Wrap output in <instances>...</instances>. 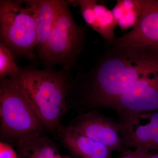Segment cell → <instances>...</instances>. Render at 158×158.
Listing matches in <instances>:
<instances>
[{
	"label": "cell",
	"mask_w": 158,
	"mask_h": 158,
	"mask_svg": "<svg viewBox=\"0 0 158 158\" xmlns=\"http://www.w3.org/2000/svg\"><path fill=\"white\" fill-rule=\"evenodd\" d=\"M108 44L110 48L93 68L73 78L67 97L68 109L80 114L114 109L130 85L158 66V47Z\"/></svg>",
	"instance_id": "1"
},
{
	"label": "cell",
	"mask_w": 158,
	"mask_h": 158,
	"mask_svg": "<svg viewBox=\"0 0 158 158\" xmlns=\"http://www.w3.org/2000/svg\"><path fill=\"white\" fill-rule=\"evenodd\" d=\"M61 69H21L14 80L21 89L44 127L57 132L67 111V98L73 78Z\"/></svg>",
	"instance_id": "2"
},
{
	"label": "cell",
	"mask_w": 158,
	"mask_h": 158,
	"mask_svg": "<svg viewBox=\"0 0 158 158\" xmlns=\"http://www.w3.org/2000/svg\"><path fill=\"white\" fill-rule=\"evenodd\" d=\"M69 0L65 1L48 39L37 55L44 69L59 65L71 72L85 48L87 28L76 22Z\"/></svg>",
	"instance_id": "3"
},
{
	"label": "cell",
	"mask_w": 158,
	"mask_h": 158,
	"mask_svg": "<svg viewBox=\"0 0 158 158\" xmlns=\"http://www.w3.org/2000/svg\"><path fill=\"white\" fill-rule=\"evenodd\" d=\"M1 139L16 143L44 127L21 89L12 79L0 80Z\"/></svg>",
	"instance_id": "4"
},
{
	"label": "cell",
	"mask_w": 158,
	"mask_h": 158,
	"mask_svg": "<svg viewBox=\"0 0 158 158\" xmlns=\"http://www.w3.org/2000/svg\"><path fill=\"white\" fill-rule=\"evenodd\" d=\"M23 1H0V42L15 56L32 60L36 57V34L31 11Z\"/></svg>",
	"instance_id": "5"
},
{
	"label": "cell",
	"mask_w": 158,
	"mask_h": 158,
	"mask_svg": "<svg viewBox=\"0 0 158 158\" xmlns=\"http://www.w3.org/2000/svg\"><path fill=\"white\" fill-rule=\"evenodd\" d=\"M114 110L127 134L135 129L142 116L158 112V66L130 85Z\"/></svg>",
	"instance_id": "6"
},
{
	"label": "cell",
	"mask_w": 158,
	"mask_h": 158,
	"mask_svg": "<svg viewBox=\"0 0 158 158\" xmlns=\"http://www.w3.org/2000/svg\"><path fill=\"white\" fill-rule=\"evenodd\" d=\"M69 125L79 134L104 144L112 152L125 150L122 139L127 133L124 128L98 111L80 114Z\"/></svg>",
	"instance_id": "7"
},
{
	"label": "cell",
	"mask_w": 158,
	"mask_h": 158,
	"mask_svg": "<svg viewBox=\"0 0 158 158\" xmlns=\"http://www.w3.org/2000/svg\"><path fill=\"white\" fill-rule=\"evenodd\" d=\"M142 1V12L135 26L110 43L118 46L158 47V0Z\"/></svg>",
	"instance_id": "8"
},
{
	"label": "cell",
	"mask_w": 158,
	"mask_h": 158,
	"mask_svg": "<svg viewBox=\"0 0 158 158\" xmlns=\"http://www.w3.org/2000/svg\"><path fill=\"white\" fill-rule=\"evenodd\" d=\"M65 0H25L24 3L34 18L37 52L45 43Z\"/></svg>",
	"instance_id": "9"
},
{
	"label": "cell",
	"mask_w": 158,
	"mask_h": 158,
	"mask_svg": "<svg viewBox=\"0 0 158 158\" xmlns=\"http://www.w3.org/2000/svg\"><path fill=\"white\" fill-rule=\"evenodd\" d=\"M58 135L70 151L83 158H112L111 151L104 144L83 135L70 125H61Z\"/></svg>",
	"instance_id": "10"
},
{
	"label": "cell",
	"mask_w": 158,
	"mask_h": 158,
	"mask_svg": "<svg viewBox=\"0 0 158 158\" xmlns=\"http://www.w3.org/2000/svg\"><path fill=\"white\" fill-rule=\"evenodd\" d=\"M15 144L18 158H53L58 154L55 143L41 132L25 136Z\"/></svg>",
	"instance_id": "11"
},
{
	"label": "cell",
	"mask_w": 158,
	"mask_h": 158,
	"mask_svg": "<svg viewBox=\"0 0 158 158\" xmlns=\"http://www.w3.org/2000/svg\"><path fill=\"white\" fill-rule=\"evenodd\" d=\"M91 2L96 16L97 33L107 43L112 42L115 39L114 31L117 25L112 11L100 1L91 0Z\"/></svg>",
	"instance_id": "12"
},
{
	"label": "cell",
	"mask_w": 158,
	"mask_h": 158,
	"mask_svg": "<svg viewBox=\"0 0 158 158\" xmlns=\"http://www.w3.org/2000/svg\"><path fill=\"white\" fill-rule=\"evenodd\" d=\"M152 137V130L149 123L144 125H139L123 137V146L124 149L144 147L150 150Z\"/></svg>",
	"instance_id": "13"
},
{
	"label": "cell",
	"mask_w": 158,
	"mask_h": 158,
	"mask_svg": "<svg viewBox=\"0 0 158 158\" xmlns=\"http://www.w3.org/2000/svg\"><path fill=\"white\" fill-rule=\"evenodd\" d=\"M123 12L117 23L122 31L134 28L141 16L142 10V0H121Z\"/></svg>",
	"instance_id": "14"
},
{
	"label": "cell",
	"mask_w": 158,
	"mask_h": 158,
	"mask_svg": "<svg viewBox=\"0 0 158 158\" xmlns=\"http://www.w3.org/2000/svg\"><path fill=\"white\" fill-rule=\"evenodd\" d=\"M14 54L4 44L0 42V80L13 78L19 73L21 69L15 62Z\"/></svg>",
	"instance_id": "15"
},
{
	"label": "cell",
	"mask_w": 158,
	"mask_h": 158,
	"mask_svg": "<svg viewBox=\"0 0 158 158\" xmlns=\"http://www.w3.org/2000/svg\"><path fill=\"white\" fill-rule=\"evenodd\" d=\"M141 118H148L152 130V137L150 150L158 151V112L147 114Z\"/></svg>",
	"instance_id": "16"
},
{
	"label": "cell",
	"mask_w": 158,
	"mask_h": 158,
	"mask_svg": "<svg viewBox=\"0 0 158 158\" xmlns=\"http://www.w3.org/2000/svg\"><path fill=\"white\" fill-rule=\"evenodd\" d=\"M0 158H18L17 154L12 146L7 142L0 143Z\"/></svg>",
	"instance_id": "17"
},
{
	"label": "cell",
	"mask_w": 158,
	"mask_h": 158,
	"mask_svg": "<svg viewBox=\"0 0 158 158\" xmlns=\"http://www.w3.org/2000/svg\"><path fill=\"white\" fill-rule=\"evenodd\" d=\"M135 154L134 158H148L150 154L149 150L144 147H140L135 150Z\"/></svg>",
	"instance_id": "18"
},
{
	"label": "cell",
	"mask_w": 158,
	"mask_h": 158,
	"mask_svg": "<svg viewBox=\"0 0 158 158\" xmlns=\"http://www.w3.org/2000/svg\"><path fill=\"white\" fill-rule=\"evenodd\" d=\"M148 158H158V153H151Z\"/></svg>",
	"instance_id": "19"
},
{
	"label": "cell",
	"mask_w": 158,
	"mask_h": 158,
	"mask_svg": "<svg viewBox=\"0 0 158 158\" xmlns=\"http://www.w3.org/2000/svg\"><path fill=\"white\" fill-rule=\"evenodd\" d=\"M53 158H63V157H62V156H61L59 155V154H57L56 155V156H54V157Z\"/></svg>",
	"instance_id": "20"
},
{
	"label": "cell",
	"mask_w": 158,
	"mask_h": 158,
	"mask_svg": "<svg viewBox=\"0 0 158 158\" xmlns=\"http://www.w3.org/2000/svg\"><path fill=\"white\" fill-rule=\"evenodd\" d=\"M64 158H71L69 156H65Z\"/></svg>",
	"instance_id": "21"
}]
</instances>
